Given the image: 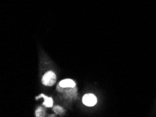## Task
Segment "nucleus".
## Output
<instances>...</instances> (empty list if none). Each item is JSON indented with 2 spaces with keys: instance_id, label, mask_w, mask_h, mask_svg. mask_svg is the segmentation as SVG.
Here are the masks:
<instances>
[{
  "instance_id": "39448f33",
  "label": "nucleus",
  "mask_w": 156,
  "mask_h": 117,
  "mask_svg": "<svg viewBox=\"0 0 156 117\" xmlns=\"http://www.w3.org/2000/svg\"><path fill=\"white\" fill-rule=\"evenodd\" d=\"M41 97H44V100H45V101H44V104H43L44 106H46L47 107H51L53 106V99H52L51 97H48L46 96V95H44V94H41L39 95V96L36 97V99H39Z\"/></svg>"
},
{
  "instance_id": "423d86ee",
  "label": "nucleus",
  "mask_w": 156,
  "mask_h": 117,
  "mask_svg": "<svg viewBox=\"0 0 156 117\" xmlns=\"http://www.w3.org/2000/svg\"><path fill=\"white\" fill-rule=\"evenodd\" d=\"M45 116V111L43 108L41 107H39L36 110V116L41 117Z\"/></svg>"
},
{
  "instance_id": "20e7f679",
  "label": "nucleus",
  "mask_w": 156,
  "mask_h": 117,
  "mask_svg": "<svg viewBox=\"0 0 156 117\" xmlns=\"http://www.w3.org/2000/svg\"><path fill=\"white\" fill-rule=\"evenodd\" d=\"M59 86H60L61 87H63V88L75 87L76 83L73 80L67 79H64L62 81H61L60 83H59Z\"/></svg>"
},
{
  "instance_id": "f03ea898",
  "label": "nucleus",
  "mask_w": 156,
  "mask_h": 117,
  "mask_svg": "<svg viewBox=\"0 0 156 117\" xmlns=\"http://www.w3.org/2000/svg\"><path fill=\"white\" fill-rule=\"evenodd\" d=\"M82 101L83 103L85 105L88 107H93L94 105H95L97 103V97H95V95H94L93 94H86L83 97Z\"/></svg>"
},
{
  "instance_id": "f257e3e1",
  "label": "nucleus",
  "mask_w": 156,
  "mask_h": 117,
  "mask_svg": "<svg viewBox=\"0 0 156 117\" xmlns=\"http://www.w3.org/2000/svg\"><path fill=\"white\" fill-rule=\"evenodd\" d=\"M56 82V76L53 71H49L44 75L42 78V83L47 86H53Z\"/></svg>"
},
{
  "instance_id": "0eeeda50",
  "label": "nucleus",
  "mask_w": 156,
  "mask_h": 117,
  "mask_svg": "<svg viewBox=\"0 0 156 117\" xmlns=\"http://www.w3.org/2000/svg\"><path fill=\"white\" fill-rule=\"evenodd\" d=\"M53 110L56 114H62L64 112H65V109H64L62 107H61L60 106H55L53 108Z\"/></svg>"
},
{
  "instance_id": "7ed1b4c3",
  "label": "nucleus",
  "mask_w": 156,
  "mask_h": 117,
  "mask_svg": "<svg viewBox=\"0 0 156 117\" xmlns=\"http://www.w3.org/2000/svg\"><path fill=\"white\" fill-rule=\"evenodd\" d=\"M57 89H58L59 92H63L65 93H67L68 96H69V97H72V98L73 96H76V88L75 87H69V90H67V88L61 87L60 86L58 85Z\"/></svg>"
}]
</instances>
